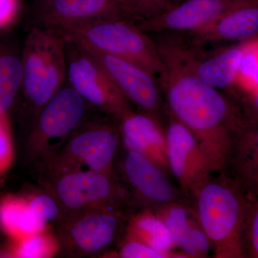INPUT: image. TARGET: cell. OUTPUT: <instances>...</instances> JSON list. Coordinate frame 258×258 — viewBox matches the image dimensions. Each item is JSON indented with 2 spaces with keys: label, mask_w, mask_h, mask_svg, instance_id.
Returning a JSON list of instances; mask_svg holds the SVG:
<instances>
[{
  "label": "cell",
  "mask_w": 258,
  "mask_h": 258,
  "mask_svg": "<svg viewBox=\"0 0 258 258\" xmlns=\"http://www.w3.org/2000/svg\"><path fill=\"white\" fill-rule=\"evenodd\" d=\"M161 34L155 42L165 68L160 85L169 114L191 132L213 172L222 171L232 161L236 139L252 127L248 117L232 98L199 79L171 34Z\"/></svg>",
  "instance_id": "1"
},
{
  "label": "cell",
  "mask_w": 258,
  "mask_h": 258,
  "mask_svg": "<svg viewBox=\"0 0 258 258\" xmlns=\"http://www.w3.org/2000/svg\"><path fill=\"white\" fill-rule=\"evenodd\" d=\"M197 218L218 258L246 254L244 232L250 205L238 184L226 178L210 179L199 190Z\"/></svg>",
  "instance_id": "2"
},
{
  "label": "cell",
  "mask_w": 258,
  "mask_h": 258,
  "mask_svg": "<svg viewBox=\"0 0 258 258\" xmlns=\"http://www.w3.org/2000/svg\"><path fill=\"white\" fill-rule=\"evenodd\" d=\"M64 40L137 64L160 83L165 68L156 42L136 24L120 20H98L61 35Z\"/></svg>",
  "instance_id": "3"
},
{
  "label": "cell",
  "mask_w": 258,
  "mask_h": 258,
  "mask_svg": "<svg viewBox=\"0 0 258 258\" xmlns=\"http://www.w3.org/2000/svg\"><path fill=\"white\" fill-rule=\"evenodd\" d=\"M21 62L22 91L30 106L40 110L67 79L63 37L36 25L27 36Z\"/></svg>",
  "instance_id": "4"
},
{
  "label": "cell",
  "mask_w": 258,
  "mask_h": 258,
  "mask_svg": "<svg viewBox=\"0 0 258 258\" xmlns=\"http://www.w3.org/2000/svg\"><path fill=\"white\" fill-rule=\"evenodd\" d=\"M120 140L119 128L110 122L82 123L59 148L51 166L57 175L82 170L83 166L111 175Z\"/></svg>",
  "instance_id": "5"
},
{
  "label": "cell",
  "mask_w": 258,
  "mask_h": 258,
  "mask_svg": "<svg viewBox=\"0 0 258 258\" xmlns=\"http://www.w3.org/2000/svg\"><path fill=\"white\" fill-rule=\"evenodd\" d=\"M66 43L69 86L86 103L118 121L134 111L132 103L91 54L76 44Z\"/></svg>",
  "instance_id": "6"
},
{
  "label": "cell",
  "mask_w": 258,
  "mask_h": 258,
  "mask_svg": "<svg viewBox=\"0 0 258 258\" xmlns=\"http://www.w3.org/2000/svg\"><path fill=\"white\" fill-rule=\"evenodd\" d=\"M86 102L71 86H62L40 109L30 137L35 154H46L49 149L63 145L82 124Z\"/></svg>",
  "instance_id": "7"
},
{
  "label": "cell",
  "mask_w": 258,
  "mask_h": 258,
  "mask_svg": "<svg viewBox=\"0 0 258 258\" xmlns=\"http://www.w3.org/2000/svg\"><path fill=\"white\" fill-rule=\"evenodd\" d=\"M169 116L165 131L169 170L178 180L184 193L195 197L210 179L213 171L191 132L179 120Z\"/></svg>",
  "instance_id": "8"
},
{
  "label": "cell",
  "mask_w": 258,
  "mask_h": 258,
  "mask_svg": "<svg viewBox=\"0 0 258 258\" xmlns=\"http://www.w3.org/2000/svg\"><path fill=\"white\" fill-rule=\"evenodd\" d=\"M180 54L190 69L203 82L220 91L230 89L235 84L243 61L245 42L205 54L182 32H172Z\"/></svg>",
  "instance_id": "9"
},
{
  "label": "cell",
  "mask_w": 258,
  "mask_h": 258,
  "mask_svg": "<svg viewBox=\"0 0 258 258\" xmlns=\"http://www.w3.org/2000/svg\"><path fill=\"white\" fill-rule=\"evenodd\" d=\"M55 185L56 198L66 210L79 213L111 208L116 195L111 175L91 170L58 174Z\"/></svg>",
  "instance_id": "10"
},
{
  "label": "cell",
  "mask_w": 258,
  "mask_h": 258,
  "mask_svg": "<svg viewBox=\"0 0 258 258\" xmlns=\"http://www.w3.org/2000/svg\"><path fill=\"white\" fill-rule=\"evenodd\" d=\"M85 50L108 73L132 104L138 107L142 112L159 118L162 107L163 92L157 79L128 61L96 51Z\"/></svg>",
  "instance_id": "11"
},
{
  "label": "cell",
  "mask_w": 258,
  "mask_h": 258,
  "mask_svg": "<svg viewBox=\"0 0 258 258\" xmlns=\"http://www.w3.org/2000/svg\"><path fill=\"white\" fill-rule=\"evenodd\" d=\"M242 0H182L156 18L136 24L142 31L191 33L208 26Z\"/></svg>",
  "instance_id": "12"
},
{
  "label": "cell",
  "mask_w": 258,
  "mask_h": 258,
  "mask_svg": "<svg viewBox=\"0 0 258 258\" xmlns=\"http://www.w3.org/2000/svg\"><path fill=\"white\" fill-rule=\"evenodd\" d=\"M116 0H42L37 26L63 35L98 20L111 19Z\"/></svg>",
  "instance_id": "13"
},
{
  "label": "cell",
  "mask_w": 258,
  "mask_h": 258,
  "mask_svg": "<svg viewBox=\"0 0 258 258\" xmlns=\"http://www.w3.org/2000/svg\"><path fill=\"white\" fill-rule=\"evenodd\" d=\"M195 45L218 42H245L257 38L258 0H242L208 26L188 33Z\"/></svg>",
  "instance_id": "14"
},
{
  "label": "cell",
  "mask_w": 258,
  "mask_h": 258,
  "mask_svg": "<svg viewBox=\"0 0 258 258\" xmlns=\"http://www.w3.org/2000/svg\"><path fill=\"white\" fill-rule=\"evenodd\" d=\"M123 170L134 192L146 205L158 209L178 203V193L165 171L147 158L127 152Z\"/></svg>",
  "instance_id": "15"
},
{
  "label": "cell",
  "mask_w": 258,
  "mask_h": 258,
  "mask_svg": "<svg viewBox=\"0 0 258 258\" xmlns=\"http://www.w3.org/2000/svg\"><path fill=\"white\" fill-rule=\"evenodd\" d=\"M120 139L127 152L137 153L169 171L165 131L159 118L149 113L131 112L119 120Z\"/></svg>",
  "instance_id": "16"
},
{
  "label": "cell",
  "mask_w": 258,
  "mask_h": 258,
  "mask_svg": "<svg viewBox=\"0 0 258 258\" xmlns=\"http://www.w3.org/2000/svg\"><path fill=\"white\" fill-rule=\"evenodd\" d=\"M120 221L111 208L83 212L66 227V240L81 253H97L111 245Z\"/></svg>",
  "instance_id": "17"
},
{
  "label": "cell",
  "mask_w": 258,
  "mask_h": 258,
  "mask_svg": "<svg viewBox=\"0 0 258 258\" xmlns=\"http://www.w3.org/2000/svg\"><path fill=\"white\" fill-rule=\"evenodd\" d=\"M0 227L15 242L46 230L28 199L16 196H7L0 201Z\"/></svg>",
  "instance_id": "18"
},
{
  "label": "cell",
  "mask_w": 258,
  "mask_h": 258,
  "mask_svg": "<svg viewBox=\"0 0 258 258\" xmlns=\"http://www.w3.org/2000/svg\"><path fill=\"white\" fill-rule=\"evenodd\" d=\"M126 238L138 241L160 252L169 253L175 249L164 222L151 210H145L131 219Z\"/></svg>",
  "instance_id": "19"
},
{
  "label": "cell",
  "mask_w": 258,
  "mask_h": 258,
  "mask_svg": "<svg viewBox=\"0 0 258 258\" xmlns=\"http://www.w3.org/2000/svg\"><path fill=\"white\" fill-rule=\"evenodd\" d=\"M22 85L21 57L0 47V115L8 114Z\"/></svg>",
  "instance_id": "20"
},
{
  "label": "cell",
  "mask_w": 258,
  "mask_h": 258,
  "mask_svg": "<svg viewBox=\"0 0 258 258\" xmlns=\"http://www.w3.org/2000/svg\"><path fill=\"white\" fill-rule=\"evenodd\" d=\"M180 0H116L111 20L137 24L159 16Z\"/></svg>",
  "instance_id": "21"
},
{
  "label": "cell",
  "mask_w": 258,
  "mask_h": 258,
  "mask_svg": "<svg viewBox=\"0 0 258 258\" xmlns=\"http://www.w3.org/2000/svg\"><path fill=\"white\" fill-rule=\"evenodd\" d=\"M59 241L46 230L16 241L13 257L19 258H49L59 250Z\"/></svg>",
  "instance_id": "22"
},
{
  "label": "cell",
  "mask_w": 258,
  "mask_h": 258,
  "mask_svg": "<svg viewBox=\"0 0 258 258\" xmlns=\"http://www.w3.org/2000/svg\"><path fill=\"white\" fill-rule=\"evenodd\" d=\"M157 210L156 215L164 222L169 230L174 247L178 248L195 220H193L189 210L179 203L170 204Z\"/></svg>",
  "instance_id": "23"
},
{
  "label": "cell",
  "mask_w": 258,
  "mask_h": 258,
  "mask_svg": "<svg viewBox=\"0 0 258 258\" xmlns=\"http://www.w3.org/2000/svg\"><path fill=\"white\" fill-rule=\"evenodd\" d=\"M211 244L198 222L190 227L178 248L186 257H203L208 254Z\"/></svg>",
  "instance_id": "24"
},
{
  "label": "cell",
  "mask_w": 258,
  "mask_h": 258,
  "mask_svg": "<svg viewBox=\"0 0 258 258\" xmlns=\"http://www.w3.org/2000/svg\"><path fill=\"white\" fill-rule=\"evenodd\" d=\"M14 159V147L8 114L0 115V176L3 175Z\"/></svg>",
  "instance_id": "25"
},
{
  "label": "cell",
  "mask_w": 258,
  "mask_h": 258,
  "mask_svg": "<svg viewBox=\"0 0 258 258\" xmlns=\"http://www.w3.org/2000/svg\"><path fill=\"white\" fill-rule=\"evenodd\" d=\"M29 204L37 218L47 226L54 221L60 213L59 204L53 198L47 195H34L28 198Z\"/></svg>",
  "instance_id": "26"
},
{
  "label": "cell",
  "mask_w": 258,
  "mask_h": 258,
  "mask_svg": "<svg viewBox=\"0 0 258 258\" xmlns=\"http://www.w3.org/2000/svg\"><path fill=\"white\" fill-rule=\"evenodd\" d=\"M122 258H166L184 257L181 254L174 252H163L151 248L142 242L131 239L125 240L119 251Z\"/></svg>",
  "instance_id": "27"
},
{
  "label": "cell",
  "mask_w": 258,
  "mask_h": 258,
  "mask_svg": "<svg viewBox=\"0 0 258 258\" xmlns=\"http://www.w3.org/2000/svg\"><path fill=\"white\" fill-rule=\"evenodd\" d=\"M245 252L252 257H258V210L257 204L249 208L245 232H244Z\"/></svg>",
  "instance_id": "28"
},
{
  "label": "cell",
  "mask_w": 258,
  "mask_h": 258,
  "mask_svg": "<svg viewBox=\"0 0 258 258\" xmlns=\"http://www.w3.org/2000/svg\"><path fill=\"white\" fill-rule=\"evenodd\" d=\"M18 12V0H0V30L14 23Z\"/></svg>",
  "instance_id": "29"
}]
</instances>
